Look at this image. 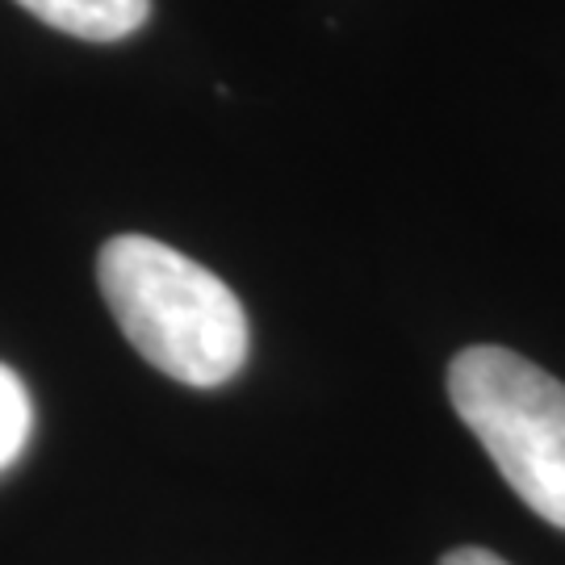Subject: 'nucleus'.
I'll return each mask as SVG.
<instances>
[{
  "label": "nucleus",
  "instance_id": "7ed1b4c3",
  "mask_svg": "<svg viewBox=\"0 0 565 565\" xmlns=\"http://www.w3.org/2000/svg\"><path fill=\"white\" fill-rule=\"evenodd\" d=\"M18 4L42 25L88 42H118L151 18V0H18Z\"/></svg>",
  "mask_w": 565,
  "mask_h": 565
},
{
  "label": "nucleus",
  "instance_id": "f03ea898",
  "mask_svg": "<svg viewBox=\"0 0 565 565\" xmlns=\"http://www.w3.org/2000/svg\"><path fill=\"white\" fill-rule=\"evenodd\" d=\"M448 398L507 486L565 527V385L511 348L473 343L448 364Z\"/></svg>",
  "mask_w": 565,
  "mask_h": 565
},
{
  "label": "nucleus",
  "instance_id": "f257e3e1",
  "mask_svg": "<svg viewBox=\"0 0 565 565\" xmlns=\"http://www.w3.org/2000/svg\"><path fill=\"white\" fill-rule=\"evenodd\" d=\"M97 285L121 335L172 382L214 390L247 361V315L223 277L147 235H118L97 256Z\"/></svg>",
  "mask_w": 565,
  "mask_h": 565
},
{
  "label": "nucleus",
  "instance_id": "39448f33",
  "mask_svg": "<svg viewBox=\"0 0 565 565\" xmlns=\"http://www.w3.org/2000/svg\"><path fill=\"white\" fill-rule=\"evenodd\" d=\"M440 565H507L499 553H490V548H473V545H465V548H452V553H445L440 557Z\"/></svg>",
  "mask_w": 565,
  "mask_h": 565
},
{
  "label": "nucleus",
  "instance_id": "20e7f679",
  "mask_svg": "<svg viewBox=\"0 0 565 565\" xmlns=\"http://www.w3.org/2000/svg\"><path fill=\"white\" fill-rule=\"evenodd\" d=\"M30 427H34L30 390H25V382H21L9 364H0V473L25 452Z\"/></svg>",
  "mask_w": 565,
  "mask_h": 565
}]
</instances>
